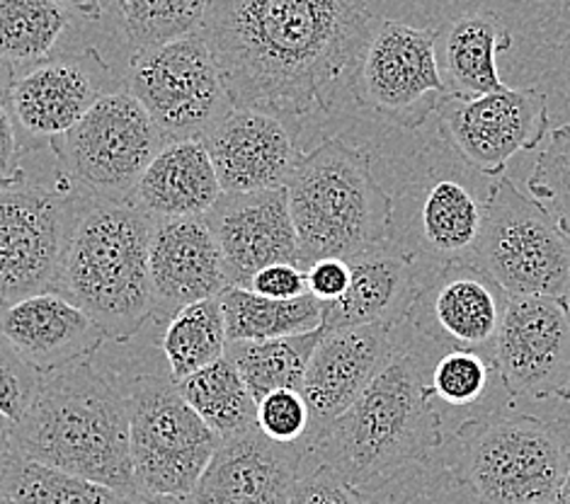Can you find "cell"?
I'll use <instances>...</instances> for the list:
<instances>
[{
  "mask_svg": "<svg viewBox=\"0 0 570 504\" xmlns=\"http://www.w3.org/2000/svg\"><path fill=\"white\" fill-rule=\"evenodd\" d=\"M374 22L366 0H209L199 34L234 107L287 121L328 112Z\"/></svg>",
  "mask_w": 570,
  "mask_h": 504,
  "instance_id": "cell-1",
  "label": "cell"
},
{
  "mask_svg": "<svg viewBox=\"0 0 570 504\" xmlns=\"http://www.w3.org/2000/svg\"><path fill=\"white\" fill-rule=\"evenodd\" d=\"M168 318L151 313L139 333L105 339L95 349L129 413L131 463L137 490L189 497L222 439L185 403L158 347Z\"/></svg>",
  "mask_w": 570,
  "mask_h": 504,
  "instance_id": "cell-2",
  "label": "cell"
},
{
  "mask_svg": "<svg viewBox=\"0 0 570 504\" xmlns=\"http://www.w3.org/2000/svg\"><path fill=\"white\" fill-rule=\"evenodd\" d=\"M16 452L125 497L137 490L127 401L95 352L42 374L32 407L16 425Z\"/></svg>",
  "mask_w": 570,
  "mask_h": 504,
  "instance_id": "cell-3",
  "label": "cell"
},
{
  "mask_svg": "<svg viewBox=\"0 0 570 504\" xmlns=\"http://www.w3.org/2000/svg\"><path fill=\"white\" fill-rule=\"evenodd\" d=\"M442 446V415L413 352H396L370 388L311 444L308 458L360 493L389 483Z\"/></svg>",
  "mask_w": 570,
  "mask_h": 504,
  "instance_id": "cell-4",
  "label": "cell"
},
{
  "mask_svg": "<svg viewBox=\"0 0 570 504\" xmlns=\"http://www.w3.org/2000/svg\"><path fill=\"white\" fill-rule=\"evenodd\" d=\"M151 216L127 199L83 195L76 204L57 291L71 298L107 339L131 337L151 318Z\"/></svg>",
  "mask_w": 570,
  "mask_h": 504,
  "instance_id": "cell-5",
  "label": "cell"
},
{
  "mask_svg": "<svg viewBox=\"0 0 570 504\" xmlns=\"http://www.w3.org/2000/svg\"><path fill=\"white\" fill-rule=\"evenodd\" d=\"M284 189L304 269L323 257L352 260L389 238L393 197L364 148L325 139L302 154Z\"/></svg>",
  "mask_w": 570,
  "mask_h": 504,
  "instance_id": "cell-6",
  "label": "cell"
},
{
  "mask_svg": "<svg viewBox=\"0 0 570 504\" xmlns=\"http://www.w3.org/2000/svg\"><path fill=\"white\" fill-rule=\"evenodd\" d=\"M450 471L476 504H553L570 471V422L495 407L452 437Z\"/></svg>",
  "mask_w": 570,
  "mask_h": 504,
  "instance_id": "cell-7",
  "label": "cell"
},
{
  "mask_svg": "<svg viewBox=\"0 0 570 504\" xmlns=\"http://www.w3.org/2000/svg\"><path fill=\"white\" fill-rule=\"evenodd\" d=\"M18 177L0 195V306L57 291L66 236L83 197L53 148L24 154Z\"/></svg>",
  "mask_w": 570,
  "mask_h": 504,
  "instance_id": "cell-8",
  "label": "cell"
},
{
  "mask_svg": "<svg viewBox=\"0 0 570 504\" xmlns=\"http://www.w3.org/2000/svg\"><path fill=\"white\" fill-rule=\"evenodd\" d=\"M471 265L508 296L570 294V240L541 204L510 177H495L483 201V228Z\"/></svg>",
  "mask_w": 570,
  "mask_h": 504,
  "instance_id": "cell-9",
  "label": "cell"
},
{
  "mask_svg": "<svg viewBox=\"0 0 570 504\" xmlns=\"http://www.w3.org/2000/svg\"><path fill=\"white\" fill-rule=\"evenodd\" d=\"M127 92L156 121L166 144L193 141L234 110L199 32L137 49L127 61Z\"/></svg>",
  "mask_w": 570,
  "mask_h": 504,
  "instance_id": "cell-10",
  "label": "cell"
},
{
  "mask_svg": "<svg viewBox=\"0 0 570 504\" xmlns=\"http://www.w3.org/2000/svg\"><path fill=\"white\" fill-rule=\"evenodd\" d=\"M166 139L127 90L105 95L53 141L66 175L83 195L125 201Z\"/></svg>",
  "mask_w": 570,
  "mask_h": 504,
  "instance_id": "cell-11",
  "label": "cell"
},
{
  "mask_svg": "<svg viewBox=\"0 0 570 504\" xmlns=\"http://www.w3.org/2000/svg\"><path fill=\"white\" fill-rule=\"evenodd\" d=\"M352 92L366 112L403 129L423 127L446 98L438 63V30L376 20L352 68Z\"/></svg>",
  "mask_w": 570,
  "mask_h": 504,
  "instance_id": "cell-12",
  "label": "cell"
},
{
  "mask_svg": "<svg viewBox=\"0 0 570 504\" xmlns=\"http://www.w3.org/2000/svg\"><path fill=\"white\" fill-rule=\"evenodd\" d=\"M125 68L102 57L100 49H61L53 57L18 68L6 95L16 121L20 151L59 141L105 95L125 90Z\"/></svg>",
  "mask_w": 570,
  "mask_h": 504,
  "instance_id": "cell-13",
  "label": "cell"
},
{
  "mask_svg": "<svg viewBox=\"0 0 570 504\" xmlns=\"http://www.w3.org/2000/svg\"><path fill=\"white\" fill-rule=\"evenodd\" d=\"M493 364L512 398L570 401L568 298L508 296Z\"/></svg>",
  "mask_w": 570,
  "mask_h": 504,
  "instance_id": "cell-14",
  "label": "cell"
},
{
  "mask_svg": "<svg viewBox=\"0 0 570 504\" xmlns=\"http://www.w3.org/2000/svg\"><path fill=\"white\" fill-rule=\"evenodd\" d=\"M440 131L471 170L500 177L508 162L532 151L549 134V100L537 88L502 90L483 98H444Z\"/></svg>",
  "mask_w": 570,
  "mask_h": 504,
  "instance_id": "cell-15",
  "label": "cell"
},
{
  "mask_svg": "<svg viewBox=\"0 0 570 504\" xmlns=\"http://www.w3.org/2000/svg\"><path fill=\"white\" fill-rule=\"evenodd\" d=\"M508 294L471 263H442L430 281H423L411 318L432 343L450 349H469L493 359L495 337Z\"/></svg>",
  "mask_w": 570,
  "mask_h": 504,
  "instance_id": "cell-16",
  "label": "cell"
},
{
  "mask_svg": "<svg viewBox=\"0 0 570 504\" xmlns=\"http://www.w3.org/2000/svg\"><path fill=\"white\" fill-rule=\"evenodd\" d=\"M205 221L219 245L228 286L248 289L257 271L269 265H298V240L284 187L222 195Z\"/></svg>",
  "mask_w": 570,
  "mask_h": 504,
  "instance_id": "cell-17",
  "label": "cell"
},
{
  "mask_svg": "<svg viewBox=\"0 0 570 504\" xmlns=\"http://www.w3.org/2000/svg\"><path fill=\"white\" fill-rule=\"evenodd\" d=\"M393 354H396L393 330L379 325L323 333L311 354L302 384V395L311 413L306 448L370 388L372 381L386 369Z\"/></svg>",
  "mask_w": 570,
  "mask_h": 504,
  "instance_id": "cell-18",
  "label": "cell"
},
{
  "mask_svg": "<svg viewBox=\"0 0 570 504\" xmlns=\"http://www.w3.org/2000/svg\"><path fill=\"white\" fill-rule=\"evenodd\" d=\"M224 195L287 187L302 151L287 121L234 107L202 136Z\"/></svg>",
  "mask_w": 570,
  "mask_h": 504,
  "instance_id": "cell-19",
  "label": "cell"
},
{
  "mask_svg": "<svg viewBox=\"0 0 570 504\" xmlns=\"http://www.w3.org/2000/svg\"><path fill=\"white\" fill-rule=\"evenodd\" d=\"M306 456L304 444H275L253 427L219 444L187 500L189 504H287Z\"/></svg>",
  "mask_w": 570,
  "mask_h": 504,
  "instance_id": "cell-20",
  "label": "cell"
},
{
  "mask_svg": "<svg viewBox=\"0 0 570 504\" xmlns=\"http://www.w3.org/2000/svg\"><path fill=\"white\" fill-rule=\"evenodd\" d=\"M154 313L170 318L183 306L222 296L228 289L219 245L205 216L158 219L148 243Z\"/></svg>",
  "mask_w": 570,
  "mask_h": 504,
  "instance_id": "cell-21",
  "label": "cell"
},
{
  "mask_svg": "<svg viewBox=\"0 0 570 504\" xmlns=\"http://www.w3.org/2000/svg\"><path fill=\"white\" fill-rule=\"evenodd\" d=\"M350 263L347 291L333 304H323V330L379 325L396 330L411 318L423 281L415 255L389 243L376 245Z\"/></svg>",
  "mask_w": 570,
  "mask_h": 504,
  "instance_id": "cell-22",
  "label": "cell"
},
{
  "mask_svg": "<svg viewBox=\"0 0 570 504\" xmlns=\"http://www.w3.org/2000/svg\"><path fill=\"white\" fill-rule=\"evenodd\" d=\"M0 337L39 374H51L88 357L107 339L61 291L32 294L0 306Z\"/></svg>",
  "mask_w": 570,
  "mask_h": 504,
  "instance_id": "cell-23",
  "label": "cell"
},
{
  "mask_svg": "<svg viewBox=\"0 0 570 504\" xmlns=\"http://www.w3.org/2000/svg\"><path fill=\"white\" fill-rule=\"evenodd\" d=\"M222 185L205 144L170 141L148 162L127 197L139 211L158 219H199L222 197Z\"/></svg>",
  "mask_w": 570,
  "mask_h": 504,
  "instance_id": "cell-24",
  "label": "cell"
},
{
  "mask_svg": "<svg viewBox=\"0 0 570 504\" xmlns=\"http://www.w3.org/2000/svg\"><path fill=\"white\" fill-rule=\"evenodd\" d=\"M512 47L510 27L498 12H464L438 30V63L446 98L471 100L508 90L498 53Z\"/></svg>",
  "mask_w": 570,
  "mask_h": 504,
  "instance_id": "cell-25",
  "label": "cell"
},
{
  "mask_svg": "<svg viewBox=\"0 0 570 504\" xmlns=\"http://www.w3.org/2000/svg\"><path fill=\"white\" fill-rule=\"evenodd\" d=\"M417 224L430 255L442 263H471L483 228V201L464 182L442 177L425 189Z\"/></svg>",
  "mask_w": 570,
  "mask_h": 504,
  "instance_id": "cell-26",
  "label": "cell"
},
{
  "mask_svg": "<svg viewBox=\"0 0 570 504\" xmlns=\"http://www.w3.org/2000/svg\"><path fill=\"white\" fill-rule=\"evenodd\" d=\"M219 302L228 343H257V339L292 337L323 328V304L311 294L292 302H275L243 286H228Z\"/></svg>",
  "mask_w": 570,
  "mask_h": 504,
  "instance_id": "cell-27",
  "label": "cell"
},
{
  "mask_svg": "<svg viewBox=\"0 0 570 504\" xmlns=\"http://www.w3.org/2000/svg\"><path fill=\"white\" fill-rule=\"evenodd\" d=\"M226 320L219 296L183 306L163 323L158 347L175 384L226 354Z\"/></svg>",
  "mask_w": 570,
  "mask_h": 504,
  "instance_id": "cell-28",
  "label": "cell"
},
{
  "mask_svg": "<svg viewBox=\"0 0 570 504\" xmlns=\"http://www.w3.org/2000/svg\"><path fill=\"white\" fill-rule=\"evenodd\" d=\"M175 386L185 403L222 442L255 427L257 401L226 357L178 381Z\"/></svg>",
  "mask_w": 570,
  "mask_h": 504,
  "instance_id": "cell-29",
  "label": "cell"
},
{
  "mask_svg": "<svg viewBox=\"0 0 570 504\" xmlns=\"http://www.w3.org/2000/svg\"><path fill=\"white\" fill-rule=\"evenodd\" d=\"M323 328L304 335L228 343L224 357L236 366L255 401L273 391H302L311 354L323 337Z\"/></svg>",
  "mask_w": 570,
  "mask_h": 504,
  "instance_id": "cell-30",
  "label": "cell"
},
{
  "mask_svg": "<svg viewBox=\"0 0 570 504\" xmlns=\"http://www.w3.org/2000/svg\"><path fill=\"white\" fill-rule=\"evenodd\" d=\"M76 16L53 0H0V57L16 68L61 51Z\"/></svg>",
  "mask_w": 570,
  "mask_h": 504,
  "instance_id": "cell-31",
  "label": "cell"
},
{
  "mask_svg": "<svg viewBox=\"0 0 570 504\" xmlns=\"http://www.w3.org/2000/svg\"><path fill=\"white\" fill-rule=\"evenodd\" d=\"M0 493L12 504H121L125 495L59 471L47 463L30 461L20 454L12 456L0 475Z\"/></svg>",
  "mask_w": 570,
  "mask_h": 504,
  "instance_id": "cell-32",
  "label": "cell"
},
{
  "mask_svg": "<svg viewBox=\"0 0 570 504\" xmlns=\"http://www.w3.org/2000/svg\"><path fill=\"white\" fill-rule=\"evenodd\" d=\"M209 0H102L131 51L199 32Z\"/></svg>",
  "mask_w": 570,
  "mask_h": 504,
  "instance_id": "cell-33",
  "label": "cell"
},
{
  "mask_svg": "<svg viewBox=\"0 0 570 504\" xmlns=\"http://www.w3.org/2000/svg\"><path fill=\"white\" fill-rule=\"evenodd\" d=\"M495 364L491 357L469 349H450L434 362L428 376V388L432 398L452 407L479 405L495 376Z\"/></svg>",
  "mask_w": 570,
  "mask_h": 504,
  "instance_id": "cell-34",
  "label": "cell"
},
{
  "mask_svg": "<svg viewBox=\"0 0 570 504\" xmlns=\"http://www.w3.org/2000/svg\"><path fill=\"white\" fill-rule=\"evenodd\" d=\"M527 189L570 240V121L549 134V144L537 158Z\"/></svg>",
  "mask_w": 570,
  "mask_h": 504,
  "instance_id": "cell-35",
  "label": "cell"
},
{
  "mask_svg": "<svg viewBox=\"0 0 570 504\" xmlns=\"http://www.w3.org/2000/svg\"><path fill=\"white\" fill-rule=\"evenodd\" d=\"M255 427L275 444H304L311 432V413L302 391H273L257 401Z\"/></svg>",
  "mask_w": 570,
  "mask_h": 504,
  "instance_id": "cell-36",
  "label": "cell"
},
{
  "mask_svg": "<svg viewBox=\"0 0 570 504\" xmlns=\"http://www.w3.org/2000/svg\"><path fill=\"white\" fill-rule=\"evenodd\" d=\"M39 384L42 374L0 337V417L10 425H20L37 398Z\"/></svg>",
  "mask_w": 570,
  "mask_h": 504,
  "instance_id": "cell-37",
  "label": "cell"
},
{
  "mask_svg": "<svg viewBox=\"0 0 570 504\" xmlns=\"http://www.w3.org/2000/svg\"><path fill=\"white\" fill-rule=\"evenodd\" d=\"M287 504H370V497L316 463L308 473H298Z\"/></svg>",
  "mask_w": 570,
  "mask_h": 504,
  "instance_id": "cell-38",
  "label": "cell"
},
{
  "mask_svg": "<svg viewBox=\"0 0 570 504\" xmlns=\"http://www.w3.org/2000/svg\"><path fill=\"white\" fill-rule=\"evenodd\" d=\"M248 289L257 296L275 298V302H292L308 294L306 289V271L302 265L294 263H277L257 271L250 279Z\"/></svg>",
  "mask_w": 570,
  "mask_h": 504,
  "instance_id": "cell-39",
  "label": "cell"
},
{
  "mask_svg": "<svg viewBox=\"0 0 570 504\" xmlns=\"http://www.w3.org/2000/svg\"><path fill=\"white\" fill-rule=\"evenodd\" d=\"M306 289L321 304H333L350 286V263L341 257H323L306 269Z\"/></svg>",
  "mask_w": 570,
  "mask_h": 504,
  "instance_id": "cell-40",
  "label": "cell"
},
{
  "mask_svg": "<svg viewBox=\"0 0 570 504\" xmlns=\"http://www.w3.org/2000/svg\"><path fill=\"white\" fill-rule=\"evenodd\" d=\"M20 170V139L16 121L10 117L6 100H0V175L18 177Z\"/></svg>",
  "mask_w": 570,
  "mask_h": 504,
  "instance_id": "cell-41",
  "label": "cell"
},
{
  "mask_svg": "<svg viewBox=\"0 0 570 504\" xmlns=\"http://www.w3.org/2000/svg\"><path fill=\"white\" fill-rule=\"evenodd\" d=\"M53 3H59L61 8H66L76 18H83L88 22H98L105 16V8H102V0H53Z\"/></svg>",
  "mask_w": 570,
  "mask_h": 504,
  "instance_id": "cell-42",
  "label": "cell"
},
{
  "mask_svg": "<svg viewBox=\"0 0 570 504\" xmlns=\"http://www.w3.org/2000/svg\"><path fill=\"white\" fill-rule=\"evenodd\" d=\"M16 454V425H10L6 417H0V475H3Z\"/></svg>",
  "mask_w": 570,
  "mask_h": 504,
  "instance_id": "cell-43",
  "label": "cell"
},
{
  "mask_svg": "<svg viewBox=\"0 0 570 504\" xmlns=\"http://www.w3.org/2000/svg\"><path fill=\"white\" fill-rule=\"evenodd\" d=\"M121 504H189V500L178 495H158V493H146V490H134V493L127 495Z\"/></svg>",
  "mask_w": 570,
  "mask_h": 504,
  "instance_id": "cell-44",
  "label": "cell"
},
{
  "mask_svg": "<svg viewBox=\"0 0 570 504\" xmlns=\"http://www.w3.org/2000/svg\"><path fill=\"white\" fill-rule=\"evenodd\" d=\"M16 73H18V68L12 66L10 61H6L3 57H0V100H6V95H8L10 86H12V80H16Z\"/></svg>",
  "mask_w": 570,
  "mask_h": 504,
  "instance_id": "cell-45",
  "label": "cell"
},
{
  "mask_svg": "<svg viewBox=\"0 0 570 504\" xmlns=\"http://www.w3.org/2000/svg\"><path fill=\"white\" fill-rule=\"evenodd\" d=\"M553 504H570V471H568V475H566V481L561 483L559 493H556Z\"/></svg>",
  "mask_w": 570,
  "mask_h": 504,
  "instance_id": "cell-46",
  "label": "cell"
},
{
  "mask_svg": "<svg viewBox=\"0 0 570 504\" xmlns=\"http://www.w3.org/2000/svg\"><path fill=\"white\" fill-rule=\"evenodd\" d=\"M18 182H20V177H3V175H0V195H3L6 189L16 187Z\"/></svg>",
  "mask_w": 570,
  "mask_h": 504,
  "instance_id": "cell-47",
  "label": "cell"
},
{
  "mask_svg": "<svg viewBox=\"0 0 570 504\" xmlns=\"http://www.w3.org/2000/svg\"><path fill=\"white\" fill-rule=\"evenodd\" d=\"M0 504H12V502H10V500H8L3 493H0Z\"/></svg>",
  "mask_w": 570,
  "mask_h": 504,
  "instance_id": "cell-48",
  "label": "cell"
}]
</instances>
